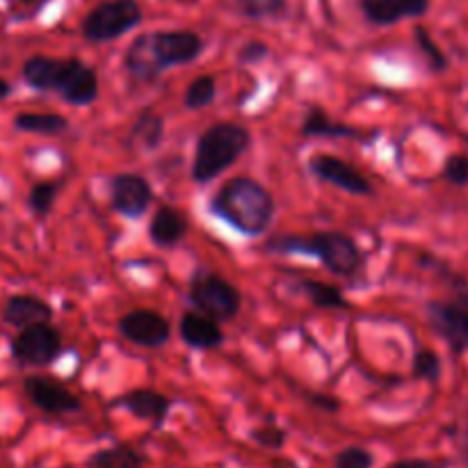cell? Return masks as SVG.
Listing matches in <instances>:
<instances>
[{
	"mask_svg": "<svg viewBox=\"0 0 468 468\" xmlns=\"http://www.w3.org/2000/svg\"><path fill=\"white\" fill-rule=\"evenodd\" d=\"M441 359L434 350H419L414 356V375L425 382H439L441 378Z\"/></svg>",
	"mask_w": 468,
	"mask_h": 468,
	"instance_id": "obj_28",
	"label": "cell"
},
{
	"mask_svg": "<svg viewBox=\"0 0 468 468\" xmlns=\"http://www.w3.org/2000/svg\"><path fill=\"white\" fill-rule=\"evenodd\" d=\"M9 94H12V85H9V82L5 80V78H0V101L7 99Z\"/></svg>",
	"mask_w": 468,
	"mask_h": 468,
	"instance_id": "obj_36",
	"label": "cell"
},
{
	"mask_svg": "<svg viewBox=\"0 0 468 468\" xmlns=\"http://www.w3.org/2000/svg\"><path fill=\"white\" fill-rule=\"evenodd\" d=\"M187 229H190V222H187L183 210L172 208V206H160L151 218L149 238L158 247H174L186 238Z\"/></svg>",
	"mask_w": 468,
	"mask_h": 468,
	"instance_id": "obj_18",
	"label": "cell"
},
{
	"mask_svg": "<svg viewBox=\"0 0 468 468\" xmlns=\"http://www.w3.org/2000/svg\"><path fill=\"white\" fill-rule=\"evenodd\" d=\"M391 468H448L441 462H432V460H400L396 464H391Z\"/></svg>",
	"mask_w": 468,
	"mask_h": 468,
	"instance_id": "obj_35",
	"label": "cell"
},
{
	"mask_svg": "<svg viewBox=\"0 0 468 468\" xmlns=\"http://www.w3.org/2000/svg\"><path fill=\"white\" fill-rule=\"evenodd\" d=\"M250 144L251 135L245 126H238L231 122L210 126L197 140L195 160H192V181L204 186V183L218 178L219 174L238 163V158L250 149Z\"/></svg>",
	"mask_w": 468,
	"mask_h": 468,
	"instance_id": "obj_3",
	"label": "cell"
},
{
	"mask_svg": "<svg viewBox=\"0 0 468 468\" xmlns=\"http://www.w3.org/2000/svg\"><path fill=\"white\" fill-rule=\"evenodd\" d=\"M110 199H112V208L117 213H122L123 218L137 219L149 210L151 201H154V187L142 174H117L110 181Z\"/></svg>",
	"mask_w": 468,
	"mask_h": 468,
	"instance_id": "obj_10",
	"label": "cell"
},
{
	"mask_svg": "<svg viewBox=\"0 0 468 468\" xmlns=\"http://www.w3.org/2000/svg\"><path fill=\"white\" fill-rule=\"evenodd\" d=\"M3 320L9 327H30V324L48 323L53 320V309L48 302L39 300L35 295H14L9 297L3 309Z\"/></svg>",
	"mask_w": 468,
	"mask_h": 468,
	"instance_id": "obj_17",
	"label": "cell"
},
{
	"mask_svg": "<svg viewBox=\"0 0 468 468\" xmlns=\"http://www.w3.org/2000/svg\"><path fill=\"white\" fill-rule=\"evenodd\" d=\"M142 23V7L137 0H105L96 5L82 21V37L94 44L119 39L123 32Z\"/></svg>",
	"mask_w": 468,
	"mask_h": 468,
	"instance_id": "obj_4",
	"label": "cell"
},
{
	"mask_svg": "<svg viewBox=\"0 0 468 468\" xmlns=\"http://www.w3.org/2000/svg\"><path fill=\"white\" fill-rule=\"evenodd\" d=\"M58 192H59V183L53 181H44V183H37L32 186L30 197H27V204H30L32 213L39 215V218H46L53 208L55 199H58Z\"/></svg>",
	"mask_w": 468,
	"mask_h": 468,
	"instance_id": "obj_27",
	"label": "cell"
},
{
	"mask_svg": "<svg viewBox=\"0 0 468 468\" xmlns=\"http://www.w3.org/2000/svg\"><path fill=\"white\" fill-rule=\"evenodd\" d=\"M309 402H314L315 407H320V410L324 411H338V407H341V402L336 400V398L332 396H318V393H309Z\"/></svg>",
	"mask_w": 468,
	"mask_h": 468,
	"instance_id": "obj_34",
	"label": "cell"
},
{
	"mask_svg": "<svg viewBox=\"0 0 468 468\" xmlns=\"http://www.w3.org/2000/svg\"><path fill=\"white\" fill-rule=\"evenodd\" d=\"M286 0H238V12L247 18H277L286 12Z\"/></svg>",
	"mask_w": 468,
	"mask_h": 468,
	"instance_id": "obj_26",
	"label": "cell"
},
{
	"mask_svg": "<svg viewBox=\"0 0 468 468\" xmlns=\"http://www.w3.org/2000/svg\"><path fill=\"white\" fill-rule=\"evenodd\" d=\"M251 439H254L259 446L270 448V451H282L283 443H286V432L277 425H263V428L251 430Z\"/></svg>",
	"mask_w": 468,
	"mask_h": 468,
	"instance_id": "obj_32",
	"label": "cell"
},
{
	"mask_svg": "<svg viewBox=\"0 0 468 468\" xmlns=\"http://www.w3.org/2000/svg\"><path fill=\"white\" fill-rule=\"evenodd\" d=\"M268 55L270 48L263 41H247V44L238 50V59H240L242 64H256L261 62V59L268 58Z\"/></svg>",
	"mask_w": 468,
	"mask_h": 468,
	"instance_id": "obj_33",
	"label": "cell"
},
{
	"mask_svg": "<svg viewBox=\"0 0 468 468\" xmlns=\"http://www.w3.org/2000/svg\"><path fill=\"white\" fill-rule=\"evenodd\" d=\"M443 178L452 186H468V155H448V160L443 163Z\"/></svg>",
	"mask_w": 468,
	"mask_h": 468,
	"instance_id": "obj_31",
	"label": "cell"
},
{
	"mask_svg": "<svg viewBox=\"0 0 468 468\" xmlns=\"http://www.w3.org/2000/svg\"><path fill=\"white\" fill-rule=\"evenodd\" d=\"M274 254L315 256L324 268L338 277H352L361 265V250L341 231H320L315 236H277L268 240Z\"/></svg>",
	"mask_w": 468,
	"mask_h": 468,
	"instance_id": "obj_2",
	"label": "cell"
},
{
	"mask_svg": "<svg viewBox=\"0 0 468 468\" xmlns=\"http://www.w3.org/2000/svg\"><path fill=\"white\" fill-rule=\"evenodd\" d=\"M302 291H304V295L309 297L315 309H350V302L346 300V295L336 286L306 279V282H302Z\"/></svg>",
	"mask_w": 468,
	"mask_h": 468,
	"instance_id": "obj_24",
	"label": "cell"
},
{
	"mask_svg": "<svg viewBox=\"0 0 468 468\" xmlns=\"http://www.w3.org/2000/svg\"><path fill=\"white\" fill-rule=\"evenodd\" d=\"M85 468H144V457L131 446H112L87 457Z\"/></svg>",
	"mask_w": 468,
	"mask_h": 468,
	"instance_id": "obj_21",
	"label": "cell"
},
{
	"mask_svg": "<svg viewBox=\"0 0 468 468\" xmlns=\"http://www.w3.org/2000/svg\"><path fill=\"white\" fill-rule=\"evenodd\" d=\"M430 324L434 332L462 355L468 350V286L457 288L451 302H430Z\"/></svg>",
	"mask_w": 468,
	"mask_h": 468,
	"instance_id": "obj_6",
	"label": "cell"
},
{
	"mask_svg": "<svg viewBox=\"0 0 468 468\" xmlns=\"http://www.w3.org/2000/svg\"><path fill=\"white\" fill-rule=\"evenodd\" d=\"M14 126L23 133H37V135H58L69 128V122L62 114L55 112H21L14 117Z\"/></svg>",
	"mask_w": 468,
	"mask_h": 468,
	"instance_id": "obj_22",
	"label": "cell"
},
{
	"mask_svg": "<svg viewBox=\"0 0 468 468\" xmlns=\"http://www.w3.org/2000/svg\"><path fill=\"white\" fill-rule=\"evenodd\" d=\"M190 300L197 306V311L218 320V323L233 320L240 314L242 306L240 291L213 272L197 274L190 288Z\"/></svg>",
	"mask_w": 468,
	"mask_h": 468,
	"instance_id": "obj_5",
	"label": "cell"
},
{
	"mask_svg": "<svg viewBox=\"0 0 468 468\" xmlns=\"http://www.w3.org/2000/svg\"><path fill=\"white\" fill-rule=\"evenodd\" d=\"M59 94H62L71 105L94 103L96 96H99V76H96L94 69L87 67L85 62H78V67L73 69V73L69 76L67 85L62 87Z\"/></svg>",
	"mask_w": 468,
	"mask_h": 468,
	"instance_id": "obj_19",
	"label": "cell"
},
{
	"mask_svg": "<svg viewBox=\"0 0 468 468\" xmlns=\"http://www.w3.org/2000/svg\"><path fill=\"white\" fill-rule=\"evenodd\" d=\"M430 0H361V12L375 26H396L428 14Z\"/></svg>",
	"mask_w": 468,
	"mask_h": 468,
	"instance_id": "obj_14",
	"label": "cell"
},
{
	"mask_svg": "<svg viewBox=\"0 0 468 468\" xmlns=\"http://www.w3.org/2000/svg\"><path fill=\"white\" fill-rule=\"evenodd\" d=\"M117 405L123 407L126 411H131L135 419L149 420V423L154 425H163L169 410H172L169 398L158 391H151V388H137V391L126 393V396L119 398Z\"/></svg>",
	"mask_w": 468,
	"mask_h": 468,
	"instance_id": "obj_16",
	"label": "cell"
},
{
	"mask_svg": "<svg viewBox=\"0 0 468 468\" xmlns=\"http://www.w3.org/2000/svg\"><path fill=\"white\" fill-rule=\"evenodd\" d=\"M119 334L133 346L163 347L172 336V327L165 315L151 309H135L119 318Z\"/></svg>",
	"mask_w": 468,
	"mask_h": 468,
	"instance_id": "obj_11",
	"label": "cell"
},
{
	"mask_svg": "<svg viewBox=\"0 0 468 468\" xmlns=\"http://www.w3.org/2000/svg\"><path fill=\"white\" fill-rule=\"evenodd\" d=\"M375 457L373 452L361 446L343 448L334 460V468H373Z\"/></svg>",
	"mask_w": 468,
	"mask_h": 468,
	"instance_id": "obj_30",
	"label": "cell"
},
{
	"mask_svg": "<svg viewBox=\"0 0 468 468\" xmlns=\"http://www.w3.org/2000/svg\"><path fill=\"white\" fill-rule=\"evenodd\" d=\"M62 352V336L48 323L23 327L12 341V355L23 366H48Z\"/></svg>",
	"mask_w": 468,
	"mask_h": 468,
	"instance_id": "obj_8",
	"label": "cell"
},
{
	"mask_svg": "<svg viewBox=\"0 0 468 468\" xmlns=\"http://www.w3.org/2000/svg\"><path fill=\"white\" fill-rule=\"evenodd\" d=\"M416 44L423 50V55L428 58V64L432 67V71H446L448 59L443 55V50L434 44V39L430 37V32L425 27H416Z\"/></svg>",
	"mask_w": 468,
	"mask_h": 468,
	"instance_id": "obj_29",
	"label": "cell"
},
{
	"mask_svg": "<svg viewBox=\"0 0 468 468\" xmlns=\"http://www.w3.org/2000/svg\"><path fill=\"white\" fill-rule=\"evenodd\" d=\"M309 169L314 176L320 178V181L341 187L343 192H350V195L355 197L373 195V186H370L368 178H366L359 169L352 167L350 163L336 158V155L315 154L314 158L309 160Z\"/></svg>",
	"mask_w": 468,
	"mask_h": 468,
	"instance_id": "obj_12",
	"label": "cell"
},
{
	"mask_svg": "<svg viewBox=\"0 0 468 468\" xmlns=\"http://www.w3.org/2000/svg\"><path fill=\"white\" fill-rule=\"evenodd\" d=\"M23 391H26L27 400L37 407V410L46 411L50 416H64L76 414L80 411L82 402L73 391H69L64 384H59L53 378H41V375H30L23 382Z\"/></svg>",
	"mask_w": 468,
	"mask_h": 468,
	"instance_id": "obj_9",
	"label": "cell"
},
{
	"mask_svg": "<svg viewBox=\"0 0 468 468\" xmlns=\"http://www.w3.org/2000/svg\"><path fill=\"white\" fill-rule=\"evenodd\" d=\"M218 96V85H215L213 76H199L190 82L186 91V108L187 110H201L208 103H213Z\"/></svg>",
	"mask_w": 468,
	"mask_h": 468,
	"instance_id": "obj_25",
	"label": "cell"
},
{
	"mask_svg": "<svg viewBox=\"0 0 468 468\" xmlns=\"http://www.w3.org/2000/svg\"><path fill=\"white\" fill-rule=\"evenodd\" d=\"M181 338L195 350H215L224 343V332L218 320L208 318L201 311H187L178 323Z\"/></svg>",
	"mask_w": 468,
	"mask_h": 468,
	"instance_id": "obj_15",
	"label": "cell"
},
{
	"mask_svg": "<svg viewBox=\"0 0 468 468\" xmlns=\"http://www.w3.org/2000/svg\"><path fill=\"white\" fill-rule=\"evenodd\" d=\"M163 135H165L163 117H158V114H154V112H144V114H140L137 123L133 126L131 144H137L140 149L151 151V149H155V146H160Z\"/></svg>",
	"mask_w": 468,
	"mask_h": 468,
	"instance_id": "obj_23",
	"label": "cell"
},
{
	"mask_svg": "<svg viewBox=\"0 0 468 468\" xmlns=\"http://www.w3.org/2000/svg\"><path fill=\"white\" fill-rule=\"evenodd\" d=\"M210 213L242 236H263L274 219V197L263 183L238 176L219 187L210 201Z\"/></svg>",
	"mask_w": 468,
	"mask_h": 468,
	"instance_id": "obj_1",
	"label": "cell"
},
{
	"mask_svg": "<svg viewBox=\"0 0 468 468\" xmlns=\"http://www.w3.org/2000/svg\"><path fill=\"white\" fill-rule=\"evenodd\" d=\"M78 58H48V55H32L23 64V78L30 87L39 91H62L69 76L78 67Z\"/></svg>",
	"mask_w": 468,
	"mask_h": 468,
	"instance_id": "obj_13",
	"label": "cell"
},
{
	"mask_svg": "<svg viewBox=\"0 0 468 468\" xmlns=\"http://www.w3.org/2000/svg\"><path fill=\"white\" fill-rule=\"evenodd\" d=\"M151 58L160 73L167 71L174 64H190L204 50V39L192 30H165V32H149L146 35Z\"/></svg>",
	"mask_w": 468,
	"mask_h": 468,
	"instance_id": "obj_7",
	"label": "cell"
},
{
	"mask_svg": "<svg viewBox=\"0 0 468 468\" xmlns=\"http://www.w3.org/2000/svg\"><path fill=\"white\" fill-rule=\"evenodd\" d=\"M302 135L306 137H361V131L356 128L338 123L329 117L324 110L311 108L309 114L302 122Z\"/></svg>",
	"mask_w": 468,
	"mask_h": 468,
	"instance_id": "obj_20",
	"label": "cell"
},
{
	"mask_svg": "<svg viewBox=\"0 0 468 468\" xmlns=\"http://www.w3.org/2000/svg\"><path fill=\"white\" fill-rule=\"evenodd\" d=\"M23 3H27V5H35V3H41V0H23Z\"/></svg>",
	"mask_w": 468,
	"mask_h": 468,
	"instance_id": "obj_37",
	"label": "cell"
}]
</instances>
